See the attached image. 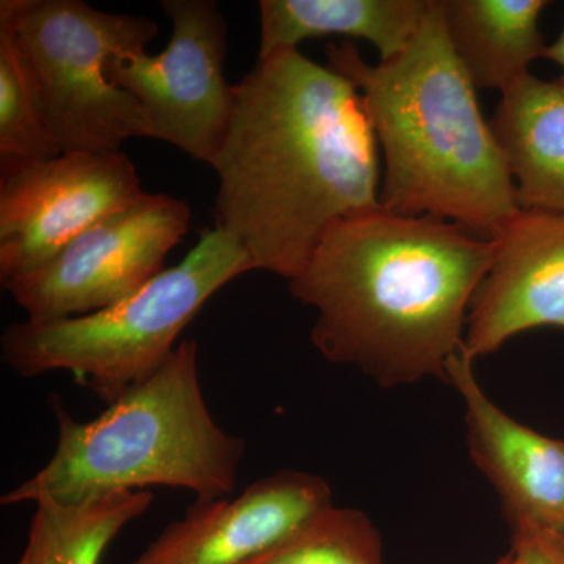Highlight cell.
Segmentation results:
<instances>
[{
	"mask_svg": "<svg viewBox=\"0 0 564 564\" xmlns=\"http://www.w3.org/2000/svg\"><path fill=\"white\" fill-rule=\"evenodd\" d=\"M209 165L215 226L256 269L288 281L334 223L381 207L378 141L361 91L299 50L258 61L234 85L231 120Z\"/></svg>",
	"mask_w": 564,
	"mask_h": 564,
	"instance_id": "1",
	"label": "cell"
},
{
	"mask_svg": "<svg viewBox=\"0 0 564 564\" xmlns=\"http://www.w3.org/2000/svg\"><path fill=\"white\" fill-rule=\"evenodd\" d=\"M494 256L492 239L458 223L381 206L334 223L289 289L317 311L311 339L326 361L383 388L447 380Z\"/></svg>",
	"mask_w": 564,
	"mask_h": 564,
	"instance_id": "2",
	"label": "cell"
},
{
	"mask_svg": "<svg viewBox=\"0 0 564 564\" xmlns=\"http://www.w3.org/2000/svg\"><path fill=\"white\" fill-rule=\"evenodd\" d=\"M329 68L361 91L384 173L380 203L406 217L458 223L494 239L521 210L475 85L445 32L440 0L399 57L370 65L351 43L326 47Z\"/></svg>",
	"mask_w": 564,
	"mask_h": 564,
	"instance_id": "3",
	"label": "cell"
},
{
	"mask_svg": "<svg viewBox=\"0 0 564 564\" xmlns=\"http://www.w3.org/2000/svg\"><path fill=\"white\" fill-rule=\"evenodd\" d=\"M198 343L181 340L165 364L79 422L52 399L58 436L54 455L24 484L3 494V507L51 497L80 503L151 486L187 489L198 500L231 497L247 444L212 415L199 380Z\"/></svg>",
	"mask_w": 564,
	"mask_h": 564,
	"instance_id": "4",
	"label": "cell"
},
{
	"mask_svg": "<svg viewBox=\"0 0 564 564\" xmlns=\"http://www.w3.org/2000/svg\"><path fill=\"white\" fill-rule=\"evenodd\" d=\"M252 270L242 245L215 226L184 261L124 302L63 321L11 323L0 339L2 361L25 378L70 372L109 404L158 372L204 304Z\"/></svg>",
	"mask_w": 564,
	"mask_h": 564,
	"instance_id": "5",
	"label": "cell"
},
{
	"mask_svg": "<svg viewBox=\"0 0 564 564\" xmlns=\"http://www.w3.org/2000/svg\"><path fill=\"white\" fill-rule=\"evenodd\" d=\"M0 28L17 43L51 135L66 152H117L152 139L147 111L107 76L115 55L147 51L150 18L93 9L84 0H2Z\"/></svg>",
	"mask_w": 564,
	"mask_h": 564,
	"instance_id": "6",
	"label": "cell"
},
{
	"mask_svg": "<svg viewBox=\"0 0 564 564\" xmlns=\"http://www.w3.org/2000/svg\"><path fill=\"white\" fill-rule=\"evenodd\" d=\"M191 220V207L182 199L144 193L139 202L85 229L39 269L2 288L29 322L98 313L159 276Z\"/></svg>",
	"mask_w": 564,
	"mask_h": 564,
	"instance_id": "7",
	"label": "cell"
},
{
	"mask_svg": "<svg viewBox=\"0 0 564 564\" xmlns=\"http://www.w3.org/2000/svg\"><path fill=\"white\" fill-rule=\"evenodd\" d=\"M173 33L161 54L115 55L107 76L147 111L152 139L210 163L231 120L234 85L225 77L228 25L212 0H162Z\"/></svg>",
	"mask_w": 564,
	"mask_h": 564,
	"instance_id": "8",
	"label": "cell"
},
{
	"mask_svg": "<svg viewBox=\"0 0 564 564\" xmlns=\"http://www.w3.org/2000/svg\"><path fill=\"white\" fill-rule=\"evenodd\" d=\"M0 282L33 272L95 223L144 195L122 151L0 166Z\"/></svg>",
	"mask_w": 564,
	"mask_h": 564,
	"instance_id": "9",
	"label": "cell"
},
{
	"mask_svg": "<svg viewBox=\"0 0 564 564\" xmlns=\"http://www.w3.org/2000/svg\"><path fill=\"white\" fill-rule=\"evenodd\" d=\"M329 507L332 488L322 477L281 470L254 481L239 497L196 499L132 564H239Z\"/></svg>",
	"mask_w": 564,
	"mask_h": 564,
	"instance_id": "10",
	"label": "cell"
},
{
	"mask_svg": "<svg viewBox=\"0 0 564 564\" xmlns=\"http://www.w3.org/2000/svg\"><path fill=\"white\" fill-rule=\"evenodd\" d=\"M492 240L496 256L459 348L470 361L529 329L564 328V214L521 209Z\"/></svg>",
	"mask_w": 564,
	"mask_h": 564,
	"instance_id": "11",
	"label": "cell"
},
{
	"mask_svg": "<svg viewBox=\"0 0 564 564\" xmlns=\"http://www.w3.org/2000/svg\"><path fill=\"white\" fill-rule=\"evenodd\" d=\"M447 381L466 403L467 445L475 466L502 500L511 530L564 527V441L514 421L478 384L462 351L447 364Z\"/></svg>",
	"mask_w": 564,
	"mask_h": 564,
	"instance_id": "12",
	"label": "cell"
},
{
	"mask_svg": "<svg viewBox=\"0 0 564 564\" xmlns=\"http://www.w3.org/2000/svg\"><path fill=\"white\" fill-rule=\"evenodd\" d=\"M489 122L519 207L564 214V76L529 74L502 93Z\"/></svg>",
	"mask_w": 564,
	"mask_h": 564,
	"instance_id": "13",
	"label": "cell"
},
{
	"mask_svg": "<svg viewBox=\"0 0 564 564\" xmlns=\"http://www.w3.org/2000/svg\"><path fill=\"white\" fill-rule=\"evenodd\" d=\"M430 0H261L258 61L299 50L304 40L345 36L369 41L380 62L408 50Z\"/></svg>",
	"mask_w": 564,
	"mask_h": 564,
	"instance_id": "14",
	"label": "cell"
},
{
	"mask_svg": "<svg viewBox=\"0 0 564 564\" xmlns=\"http://www.w3.org/2000/svg\"><path fill=\"white\" fill-rule=\"evenodd\" d=\"M445 32L475 88L500 95L544 57L545 0H440Z\"/></svg>",
	"mask_w": 564,
	"mask_h": 564,
	"instance_id": "15",
	"label": "cell"
},
{
	"mask_svg": "<svg viewBox=\"0 0 564 564\" xmlns=\"http://www.w3.org/2000/svg\"><path fill=\"white\" fill-rule=\"evenodd\" d=\"M152 502V491L111 492L80 503L41 497L17 564H99L111 541Z\"/></svg>",
	"mask_w": 564,
	"mask_h": 564,
	"instance_id": "16",
	"label": "cell"
},
{
	"mask_svg": "<svg viewBox=\"0 0 564 564\" xmlns=\"http://www.w3.org/2000/svg\"><path fill=\"white\" fill-rule=\"evenodd\" d=\"M239 564H383V544L362 511L329 507Z\"/></svg>",
	"mask_w": 564,
	"mask_h": 564,
	"instance_id": "17",
	"label": "cell"
},
{
	"mask_svg": "<svg viewBox=\"0 0 564 564\" xmlns=\"http://www.w3.org/2000/svg\"><path fill=\"white\" fill-rule=\"evenodd\" d=\"M17 43L0 28V166L61 155Z\"/></svg>",
	"mask_w": 564,
	"mask_h": 564,
	"instance_id": "18",
	"label": "cell"
},
{
	"mask_svg": "<svg viewBox=\"0 0 564 564\" xmlns=\"http://www.w3.org/2000/svg\"><path fill=\"white\" fill-rule=\"evenodd\" d=\"M511 532V564H564V541L555 532L530 527H521Z\"/></svg>",
	"mask_w": 564,
	"mask_h": 564,
	"instance_id": "19",
	"label": "cell"
},
{
	"mask_svg": "<svg viewBox=\"0 0 564 564\" xmlns=\"http://www.w3.org/2000/svg\"><path fill=\"white\" fill-rule=\"evenodd\" d=\"M544 58L555 62L556 65H560L562 68H564V28L562 33H560L558 39H556L554 43L549 44Z\"/></svg>",
	"mask_w": 564,
	"mask_h": 564,
	"instance_id": "20",
	"label": "cell"
},
{
	"mask_svg": "<svg viewBox=\"0 0 564 564\" xmlns=\"http://www.w3.org/2000/svg\"><path fill=\"white\" fill-rule=\"evenodd\" d=\"M496 564H511V555L508 554L507 556H503V558H500Z\"/></svg>",
	"mask_w": 564,
	"mask_h": 564,
	"instance_id": "21",
	"label": "cell"
},
{
	"mask_svg": "<svg viewBox=\"0 0 564 564\" xmlns=\"http://www.w3.org/2000/svg\"><path fill=\"white\" fill-rule=\"evenodd\" d=\"M555 533L558 534V536L562 538V540L564 541V527L563 529L556 530Z\"/></svg>",
	"mask_w": 564,
	"mask_h": 564,
	"instance_id": "22",
	"label": "cell"
}]
</instances>
